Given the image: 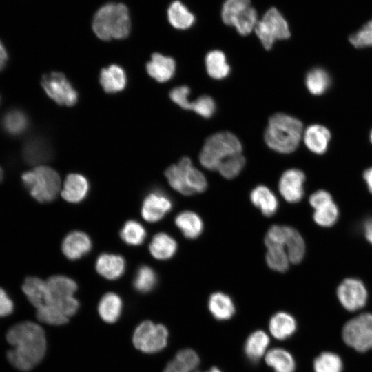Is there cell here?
Masks as SVG:
<instances>
[{
  "label": "cell",
  "instance_id": "47",
  "mask_svg": "<svg viewBox=\"0 0 372 372\" xmlns=\"http://www.w3.org/2000/svg\"><path fill=\"white\" fill-rule=\"evenodd\" d=\"M331 194L325 190H318L309 197V203L314 209L332 201Z\"/></svg>",
  "mask_w": 372,
  "mask_h": 372
},
{
  "label": "cell",
  "instance_id": "22",
  "mask_svg": "<svg viewBox=\"0 0 372 372\" xmlns=\"http://www.w3.org/2000/svg\"><path fill=\"white\" fill-rule=\"evenodd\" d=\"M295 318L288 313L280 311L275 313L270 319L269 329L277 340H284L290 338L296 331Z\"/></svg>",
  "mask_w": 372,
  "mask_h": 372
},
{
  "label": "cell",
  "instance_id": "29",
  "mask_svg": "<svg viewBox=\"0 0 372 372\" xmlns=\"http://www.w3.org/2000/svg\"><path fill=\"white\" fill-rule=\"evenodd\" d=\"M175 224L185 237L195 239L202 233L203 223L200 217L191 211L178 214L175 218Z\"/></svg>",
  "mask_w": 372,
  "mask_h": 372
},
{
  "label": "cell",
  "instance_id": "8",
  "mask_svg": "<svg viewBox=\"0 0 372 372\" xmlns=\"http://www.w3.org/2000/svg\"><path fill=\"white\" fill-rule=\"evenodd\" d=\"M342 336L346 344L358 352L372 349V313H364L347 321Z\"/></svg>",
  "mask_w": 372,
  "mask_h": 372
},
{
  "label": "cell",
  "instance_id": "48",
  "mask_svg": "<svg viewBox=\"0 0 372 372\" xmlns=\"http://www.w3.org/2000/svg\"><path fill=\"white\" fill-rule=\"evenodd\" d=\"M364 231L366 240L372 245V218L364 223Z\"/></svg>",
  "mask_w": 372,
  "mask_h": 372
},
{
  "label": "cell",
  "instance_id": "23",
  "mask_svg": "<svg viewBox=\"0 0 372 372\" xmlns=\"http://www.w3.org/2000/svg\"><path fill=\"white\" fill-rule=\"evenodd\" d=\"M21 288L27 300L34 310L43 305L48 293L46 281L37 277L29 276L25 279Z\"/></svg>",
  "mask_w": 372,
  "mask_h": 372
},
{
  "label": "cell",
  "instance_id": "35",
  "mask_svg": "<svg viewBox=\"0 0 372 372\" xmlns=\"http://www.w3.org/2000/svg\"><path fill=\"white\" fill-rule=\"evenodd\" d=\"M305 83L310 93L313 95H320L329 88L331 79L326 70L316 68L307 73Z\"/></svg>",
  "mask_w": 372,
  "mask_h": 372
},
{
  "label": "cell",
  "instance_id": "2",
  "mask_svg": "<svg viewBox=\"0 0 372 372\" xmlns=\"http://www.w3.org/2000/svg\"><path fill=\"white\" fill-rule=\"evenodd\" d=\"M302 130V124L298 119L284 113H276L269 120L265 141L272 150L289 154L298 147Z\"/></svg>",
  "mask_w": 372,
  "mask_h": 372
},
{
  "label": "cell",
  "instance_id": "11",
  "mask_svg": "<svg viewBox=\"0 0 372 372\" xmlns=\"http://www.w3.org/2000/svg\"><path fill=\"white\" fill-rule=\"evenodd\" d=\"M41 85L48 96L57 104L72 106L78 101V94L65 75L53 72L42 77Z\"/></svg>",
  "mask_w": 372,
  "mask_h": 372
},
{
  "label": "cell",
  "instance_id": "45",
  "mask_svg": "<svg viewBox=\"0 0 372 372\" xmlns=\"http://www.w3.org/2000/svg\"><path fill=\"white\" fill-rule=\"evenodd\" d=\"M190 90L186 85L174 87L169 92V97L173 102L184 110H192V102L188 99Z\"/></svg>",
  "mask_w": 372,
  "mask_h": 372
},
{
  "label": "cell",
  "instance_id": "33",
  "mask_svg": "<svg viewBox=\"0 0 372 372\" xmlns=\"http://www.w3.org/2000/svg\"><path fill=\"white\" fill-rule=\"evenodd\" d=\"M167 18L169 23L178 30L188 29L195 21L193 14L180 1H174L169 6Z\"/></svg>",
  "mask_w": 372,
  "mask_h": 372
},
{
  "label": "cell",
  "instance_id": "6",
  "mask_svg": "<svg viewBox=\"0 0 372 372\" xmlns=\"http://www.w3.org/2000/svg\"><path fill=\"white\" fill-rule=\"evenodd\" d=\"M165 175L170 186L185 196L201 193L207 187L205 176L193 166L188 157H183L178 163L169 166Z\"/></svg>",
  "mask_w": 372,
  "mask_h": 372
},
{
  "label": "cell",
  "instance_id": "32",
  "mask_svg": "<svg viewBox=\"0 0 372 372\" xmlns=\"http://www.w3.org/2000/svg\"><path fill=\"white\" fill-rule=\"evenodd\" d=\"M149 249L154 258L158 260H167L175 254L177 243L169 235L158 233L153 237Z\"/></svg>",
  "mask_w": 372,
  "mask_h": 372
},
{
  "label": "cell",
  "instance_id": "13",
  "mask_svg": "<svg viewBox=\"0 0 372 372\" xmlns=\"http://www.w3.org/2000/svg\"><path fill=\"white\" fill-rule=\"evenodd\" d=\"M304 174L298 169H289L281 176L278 189L285 200L291 203H298L304 196Z\"/></svg>",
  "mask_w": 372,
  "mask_h": 372
},
{
  "label": "cell",
  "instance_id": "9",
  "mask_svg": "<svg viewBox=\"0 0 372 372\" xmlns=\"http://www.w3.org/2000/svg\"><path fill=\"white\" fill-rule=\"evenodd\" d=\"M168 336V330L163 324L145 320L135 329L132 342L137 349L145 353H155L165 348Z\"/></svg>",
  "mask_w": 372,
  "mask_h": 372
},
{
  "label": "cell",
  "instance_id": "44",
  "mask_svg": "<svg viewBox=\"0 0 372 372\" xmlns=\"http://www.w3.org/2000/svg\"><path fill=\"white\" fill-rule=\"evenodd\" d=\"M192 110L200 116L209 118L213 116L216 111V103L211 96H201L196 101H192Z\"/></svg>",
  "mask_w": 372,
  "mask_h": 372
},
{
  "label": "cell",
  "instance_id": "28",
  "mask_svg": "<svg viewBox=\"0 0 372 372\" xmlns=\"http://www.w3.org/2000/svg\"><path fill=\"white\" fill-rule=\"evenodd\" d=\"M123 308L121 298L114 293L105 294L98 305L101 318L107 323L116 322L121 316Z\"/></svg>",
  "mask_w": 372,
  "mask_h": 372
},
{
  "label": "cell",
  "instance_id": "18",
  "mask_svg": "<svg viewBox=\"0 0 372 372\" xmlns=\"http://www.w3.org/2000/svg\"><path fill=\"white\" fill-rule=\"evenodd\" d=\"M330 138L329 130L318 124L309 126L303 134L304 143L307 147L317 154H322L327 151Z\"/></svg>",
  "mask_w": 372,
  "mask_h": 372
},
{
  "label": "cell",
  "instance_id": "40",
  "mask_svg": "<svg viewBox=\"0 0 372 372\" xmlns=\"http://www.w3.org/2000/svg\"><path fill=\"white\" fill-rule=\"evenodd\" d=\"M266 262L271 269L283 273L288 269L290 260L285 247H271L267 248Z\"/></svg>",
  "mask_w": 372,
  "mask_h": 372
},
{
  "label": "cell",
  "instance_id": "20",
  "mask_svg": "<svg viewBox=\"0 0 372 372\" xmlns=\"http://www.w3.org/2000/svg\"><path fill=\"white\" fill-rule=\"evenodd\" d=\"M199 364L200 358L196 351L184 349L177 352L163 372H200L198 369Z\"/></svg>",
  "mask_w": 372,
  "mask_h": 372
},
{
  "label": "cell",
  "instance_id": "12",
  "mask_svg": "<svg viewBox=\"0 0 372 372\" xmlns=\"http://www.w3.org/2000/svg\"><path fill=\"white\" fill-rule=\"evenodd\" d=\"M341 305L349 311H355L364 307L368 293L363 282L356 278L344 280L337 289Z\"/></svg>",
  "mask_w": 372,
  "mask_h": 372
},
{
  "label": "cell",
  "instance_id": "10",
  "mask_svg": "<svg viewBox=\"0 0 372 372\" xmlns=\"http://www.w3.org/2000/svg\"><path fill=\"white\" fill-rule=\"evenodd\" d=\"M255 32L266 50H270L277 40L290 37L288 23L276 8H269L258 21Z\"/></svg>",
  "mask_w": 372,
  "mask_h": 372
},
{
  "label": "cell",
  "instance_id": "27",
  "mask_svg": "<svg viewBox=\"0 0 372 372\" xmlns=\"http://www.w3.org/2000/svg\"><path fill=\"white\" fill-rule=\"evenodd\" d=\"M208 308L218 320H227L235 313V305L231 298L222 292L212 293L208 300Z\"/></svg>",
  "mask_w": 372,
  "mask_h": 372
},
{
  "label": "cell",
  "instance_id": "50",
  "mask_svg": "<svg viewBox=\"0 0 372 372\" xmlns=\"http://www.w3.org/2000/svg\"><path fill=\"white\" fill-rule=\"evenodd\" d=\"M8 59L6 50L0 41V71L4 68Z\"/></svg>",
  "mask_w": 372,
  "mask_h": 372
},
{
  "label": "cell",
  "instance_id": "16",
  "mask_svg": "<svg viewBox=\"0 0 372 372\" xmlns=\"http://www.w3.org/2000/svg\"><path fill=\"white\" fill-rule=\"evenodd\" d=\"M146 70L151 77L163 83L173 77L176 63L172 58L156 52L152 55L151 60L147 63Z\"/></svg>",
  "mask_w": 372,
  "mask_h": 372
},
{
  "label": "cell",
  "instance_id": "25",
  "mask_svg": "<svg viewBox=\"0 0 372 372\" xmlns=\"http://www.w3.org/2000/svg\"><path fill=\"white\" fill-rule=\"evenodd\" d=\"M253 205L265 216H273L278 210V202L275 194L266 186L258 185L250 194Z\"/></svg>",
  "mask_w": 372,
  "mask_h": 372
},
{
  "label": "cell",
  "instance_id": "14",
  "mask_svg": "<svg viewBox=\"0 0 372 372\" xmlns=\"http://www.w3.org/2000/svg\"><path fill=\"white\" fill-rule=\"evenodd\" d=\"M172 208L171 199L159 190L148 194L143 203L141 214L147 222L155 223L162 219Z\"/></svg>",
  "mask_w": 372,
  "mask_h": 372
},
{
  "label": "cell",
  "instance_id": "51",
  "mask_svg": "<svg viewBox=\"0 0 372 372\" xmlns=\"http://www.w3.org/2000/svg\"><path fill=\"white\" fill-rule=\"evenodd\" d=\"M206 372H222V371L216 367H211L210 369H209Z\"/></svg>",
  "mask_w": 372,
  "mask_h": 372
},
{
  "label": "cell",
  "instance_id": "53",
  "mask_svg": "<svg viewBox=\"0 0 372 372\" xmlns=\"http://www.w3.org/2000/svg\"><path fill=\"white\" fill-rule=\"evenodd\" d=\"M370 141H371V142L372 143V130H371V132L370 133Z\"/></svg>",
  "mask_w": 372,
  "mask_h": 372
},
{
  "label": "cell",
  "instance_id": "34",
  "mask_svg": "<svg viewBox=\"0 0 372 372\" xmlns=\"http://www.w3.org/2000/svg\"><path fill=\"white\" fill-rule=\"evenodd\" d=\"M205 65L208 74L214 79H223L230 72L226 56L220 50H212L207 54Z\"/></svg>",
  "mask_w": 372,
  "mask_h": 372
},
{
  "label": "cell",
  "instance_id": "26",
  "mask_svg": "<svg viewBox=\"0 0 372 372\" xmlns=\"http://www.w3.org/2000/svg\"><path fill=\"white\" fill-rule=\"evenodd\" d=\"M269 344V338L267 334L262 330L256 331L245 341V354L250 362L256 363L266 354Z\"/></svg>",
  "mask_w": 372,
  "mask_h": 372
},
{
  "label": "cell",
  "instance_id": "42",
  "mask_svg": "<svg viewBox=\"0 0 372 372\" xmlns=\"http://www.w3.org/2000/svg\"><path fill=\"white\" fill-rule=\"evenodd\" d=\"M245 159L241 154L230 156L222 161L217 171L227 179H232L237 176L243 169Z\"/></svg>",
  "mask_w": 372,
  "mask_h": 372
},
{
  "label": "cell",
  "instance_id": "36",
  "mask_svg": "<svg viewBox=\"0 0 372 372\" xmlns=\"http://www.w3.org/2000/svg\"><path fill=\"white\" fill-rule=\"evenodd\" d=\"M28 125L25 114L20 110L13 109L8 112L3 118L4 130L10 134L17 136L23 133Z\"/></svg>",
  "mask_w": 372,
  "mask_h": 372
},
{
  "label": "cell",
  "instance_id": "15",
  "mask_svg": "<svg viewBox=\"0 0 372 372\" xmlns=\"http://www.w3.org/2000/svg\"><path fill=\"white\" fill-rule=\"evenodd\" d=\"M92 248L90 237L84 232L74 231L63 239L61 249L63 254L70 260L79 259L87 254Z\"/></svg>",
  "mask_w": 372,
  "mask_h": 372
},
{
  "label": "cell",
  "instance_id": "4",
  "mask_svg": "<svg viewBox=\"0 0 372 372\" xmlns=\"http://www.w3.org/2000/svg\"><path fill=\"white\" fill-rule=\"evenodd\" d=\"M242 144L236 135L229 132H220L207 138L199 154L200 164L209 170H217L226 158L241 154Z\"/></svg>",
  "mask_w": 372,
  "mask_h": 372
},
{
  "label": "cell",
  "instance_id": "1",
  "mask_svg": "<svg viewBox=\"0 0 372 372\" xmlns=\"http://www.w3.org/2000/svg\"><path fill=\"white\" fill-rule=\"evenodd\" d=\"M10 347L6 356L9 363L21 371H30L45 359L48 338L45 329L35 320H24L11 326L6 333Z\"/></svg>",
  "mask_w": 372,
  "mask_h": 372
},
{
  "label": "cell",
  "instance_id": "31",
  "mask_svg": "<svg viewBox=\"0 0 372 372\" xmlns=\"http://www.w3.org/2000/svg\"><path fill=\"white\" fill-rule=\"evenodd\" d=\"M284 247L290 262L297 264L302 261L305 254V243L302 236L296 229L286 226Z\"/></svg>",
  "mask_w": 372,
  "mask_h": 372
},
{
  "label": "cell",
  "instance_id": "19",
  "mask_svg": "<svg viewBox=\"0 0 372 372\" xmlns=\"http://www.w3.org/2000/svg\"><path fill=\"white\" fill-rule=\"evenodd\" d=\"M125 268V260L119 255L103 254L98 257L96 262L97 272L108 280L120 278L123 274Z\"/></svg>",
  "mask_w": 372,
  "mask_h": 372
},
{
  "label": "cell",
  "instance_id": "7",
  "mask_svg": "<svg viewBox=\"0 0 372 372\" xmlns=\"http://www.w3.org/2000/svg\"><path fill=\"white\" fill-rule=\"evenodd\" d=\"M225 24L234 26L242 36L248 35L254 30L258 22L256 9L250 0H226L221 10Z\"/></svg>",
  "mask_w": 372,
  "mask_h": 372
},
{
  "label": "cell",
  "instance_id": "37",
  "mask_svg": "<svg viewBox=\"0 0 372 372\" xmlns=\"http://www.w3.org/2000/svg\"><path fill=\"white\" fill-rule=\"evenodd\" d=\"M314 372H342L343 364L340 357L333 352L325 351L313 360Z\"/></svg>",
  "mask_w": 372,
  "mask_h": 372
},
{
  "label": "cell",
  "instance_id": "41",
  "mask_svg": "<svg viewBox=\"0 0 372 372\" xmlns=\"http://www.w3.org/2000/svg\"><path fill=\"white\" fill-rule=\"evenodd\" d=\"M313 220L320 226L328 227L333 226L339 217V210L332 200L315 209Z\"/></svg>",
  "mask_w": 372,
  "mask_h": 372
},
{
  "label": "cell",
  "instance_id": "3",
  "mask_svg": "<svg viewBox=\"0 0 372 372\" xmlns=\"http://www.w3.org/2000/svg\"><path fill=\"white\" fill-rule=\"evenodd\" d=\"M92 30L96 36L103 41L127 37L131 30L127 7L122 3L104 4L94 14Z\"/></svg>",
  "mask_w": 372,
  "mask_h": 372
},
{
  "label": "cell",
  "instance_id": "30",
  "mask_svg": "<svg viewBox=\"0 0 372 372\" xmlns=\"http://www.w3.org/2000/svg\"><path fill=\"white\" fill-rule=\"evenodd\" d=\"M266 364L274 372H294L296 362L292 355L282 348H273L268 351L265 357Z\"/></svg>",
  "mask_w": 372,
  "mask_h": 372
},
{
  "label": "cell",
  "instance_id": "17",
  "mask_svg": "<svg viewBox=\"0 0 372 372\" xmlns=\"http://www.w3.org/2000/svg\"><path fill=\"white\" fill-rule=\"evenodd\" d=\"M89 191L87 178L79 174H70L66 177L61 196L69 203H77L82 201Z\"/></svg>",
  "mask_w": 372,
  "mask_h": 372
},
{
  "label": "cell",
  "instance_id": "38",
  "mask_svg": "<svg viewBox=\"0 0 372 372\" xmlns=\"http://www.w3.org/2000/svg\"><path fill=\"white\" fill-rule=\"evenodd\" d=\"M156 283L157 276L152 268L142 265L138 269L133 283L136 291L148 293L154 289Z\"/></svg>",
  "mask_w": 372,
  "mask_h": 372
},
{
  "label": "cell",
  "instance_id": "49",
  "mask_svg": "<svg viewBox=\"0 0 372 372\" xmlns=\"http://www.w3.org/2000/svg\"><path fill=\"white\" fill-rule=\"evenodd\" d=\"M363 178L367 185L369 192L372 194V167L364 171Z\"/></svg>",
  "mask_w": 372,
  "mask_h": 372
},
{
  "label": "cell",
  "instance_id": "5",
  "mask_svg": "<svg viewBox=\"0 0 372 372\" xmlns=\"http://www.w3.org/2000/svg\"><path fill=\"white\" fill-rule=\"evenodd\" d=\"M21 180L30 194L41 203L54 200L60 190L59 174L46 165H39L24 172Z\"/></svg>",
  "mask_w": 372,
  "mask_h": 372
},
{
  "label": "cell",
  "instance_id": "39",
  "mask_svg": "<svg viewBox=\"0 0 372 372\" xmlns=\"http://www.w3.org/2000/svg\"><path fill=\"white\" fill-rule=\"evenodd\" d=\"M120 236L126 244L136 246L143 242L146 237V231L139 223L128 220L122 227Z\"/></svg>",
  "mask_w": 372,
  "mask_h": 372
},
{
  "label": "cell",
  "instance_id": "43",
  "mask_svg": "<svg viewBox=\"0 0 372 372\" xmlns=\"http://www.w3.org/2000/svg\"><path fill=\"white\" fill-rule=\"evenodd\" d=\"M350 43L358 48L372 47V19L349 37Z\"/></svg>",
  "mask_w": 372,
  "mask_h": 372
},
{
  "label": "cell",
  "instance_id": "52",
  "mask_svg": "<svg viewBox=\"0 0 372 372\" xmlns=\"http://www.w3.org/2000/svg\"><path fill=\"white\" fill-rule=\"evenodd\" d=\"M3 172L1 167H0V182L3 180Z\"/></svg>",
  "mask_w": 372,
  "mask_h": 372
},
{
  "label": "cell",
  "instance_id": "21",
  "mask_svg": "<svg viewBox=\"0 0 372 372\" xmlns=\"http://www.w3.org/2000/svg\"><path fill=\"white\" fill-rule=\"evenodd\" d=\"M22 154L25 163L31 165L39 166L50 158L51 152L45 141L38 137H34L25 143Z\"/></svg>",
  "mask_w": 372,
  "mask_h": 372
},
{
  "label": "cell",
  "instance_id": "46",
  "mask_svg": "<svg viewBox=\"0 0 372 372\" xmlns=\"http://www.w3.org/2000/svg\"><path fill=\"white\" fill-rule=\"evenodd\" d=\"M14 310V301L4 289L0 287V318L11 316Z\"/></svg>",
  "mask_w": 372,
  "mask_h": 372
},
{
  "label": "cell",
  "instance_id": "24",
  "mask_svg": "<svg viewBox=\"0 0 372 372\" xmlns=\"http://www.w3.org/2000/svg\"><path fill=\"white\" fill-rule=\"evenodd\" d=\"M99 81L105 92L116 93L125 88L127 78L122 68L117 65H111L101 70Z\"/></svg>",
  "mask_w": 372,
  "mask_h": 372
}]
</instances>
